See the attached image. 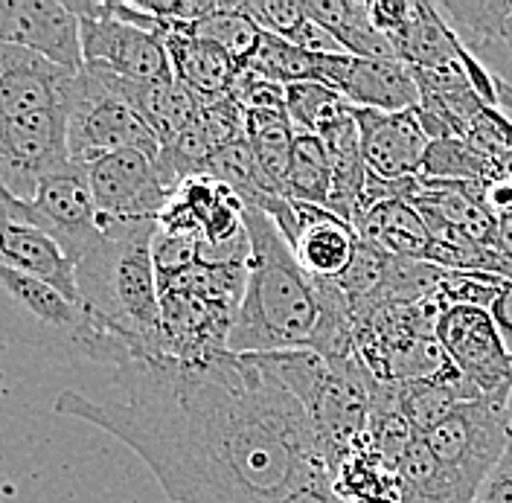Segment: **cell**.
Wrapping results in <instances>:
<instances>
[{"instance_id": "cell-1", "label": "cell", "mask_w": 512, "mask_h": 503, "mask_svg": "<svg viewBox=\"0 0 512 503\" xmlns=\"http://www.w3.org/2000/svg\"><path fill=\"white\" fill-rule=\"evenodd\" d=\"M56 410L126 442L175 503H277L329 472L309 413L259 355L134 358Z\"/></svg>"}, {"instance_id": "cell-2", "label": "cell", "mask_w": 512, "mask_h": 503, "mask_svg": "<svg viewBox=\"0 0 512 503\" xmlns=\"http://www.w3.org/2000/svg\"><path fill=\"white\" fill-rule=\"evenodd\" d=\"M245 227L251 239L248 283L227 349L236 355L312 349L323 317L318 285L268 213L245 204Z\"/></svg>"}, {"instance_id": "cell-3", "label": "cell", "mask_w": 512, "mask_h": 503, "mask_svg": "<svg viewBox=\"0 0 512 503\" xmlns=\"http://www.w3.org/2000/svg\"><path fill=\"white\" fill-rule=\"evenodd\" d=\"M102 219V216H99ZM155 219H102V233L76 262L82 303L105 320L137 358L160 355V280Z\"/></svg>"}, {"instance_id": "cell-4", "label": "cell", "mask_w": 512, "mask_h": 503, "mask_svg": "<svg viewBox=\"0 0 512 503\" xmlns=\"http://www.w3.org/2000/svg\"><path fill=\"white\" fill-rule=\"evenodd\" d=\"M0 329L59 361H91L120 370L137 358V352L85 303L9 268H0Z\"/></svg>"}, {"instance_id": "cell-5", "label": "cell", "mask_w": 512, "mask_h": 503, "mask_svg": "<svg viewBox=\"0 0 512 503\" xmlns=\"http://www.w3.org/2000/svg\"><path fill=\"white\" fill-rule=\"evenodd\" d=\"M422 440L443 474V503H475L483 480L512 440L510 408L478 396L446 413Z\"/></svg>"}, {"instance_id": "cell-6", "label": "cell", "mask_w": 512, "mask_h": 503, "mask_svg": "<svg viewBox=\"0 0 512 503\" xmlns=\"http://www.w3.org/2000/svg\"><path fill=\"white\" fill-rule=\"evenodd\" d=\"M67 149L73 163L88 166L120 149L160 155L163 146L126 96L120 76L99 67H82L67 102Z\"/></svg>"}, {"instance_id": "cell-7", "label": "cell", "mask_w": 512, "mask_h": 503, "mask_svg": "<svg viewBox=\"0 0 512 503\" xmlns=\"http://www.w3.org/2000/svg\"><path fill=\"white\" fill-rule=\"evenodd\" d=\"M434 335L454 370L466 378L480 396L510 408L512 352L495 317L475 303H437Z\"/></svg>"}, {"instance_id": "cell-8", "label": "cell", "mask_w": 512, "mask_h": 503, "mask_svg": "<svg viewBox=\"0 0 512 503\" xmlns=\"http://www.w3.org/2000/svg\"><path fill=\"white\" fill-rule=\"evenodd\" d=\"M82 21L85 67H99L128 82L175 79L166 32H149L114 15V3H70Z\"/></svg>"}, {"instance_id": "cell-9", "label": "cell", "mask_w": 512, "mask_h": 503, "mask_svg": "<svg viewBox=\"0 0 512 503\" xmlns=\"http://www.w3.org/2000/svg\"><path fill=\"white\" fill-rule=\"evenodd\" d=\"M102 219L158 221L178 187L163 172L160 155L120 149L85 166Z\"/></svg>"}, {"instance_id": "cell-10", "label": "cell", "mask_w": 512, "mask_h": 503, "mask_svg": "<svg viewBox=\"0 0 512 503\" xmlns=\"http://www.w3.org/2000/svg\"><path fill=\"white\" fill-rule=\"evenodd\" d=\"M18 216L50 233L73 259V265L88 253L102 233L88 169L79 163H70L41 178L30 201H18Z\"/></svg>"}, {"instance_id": "cell-11", "label": "cell", "mask_w": 512, "mask_h": 503, "mask_svg": "<svg viewBox=\"0 0 512 503\" xmlns=\"http://www.w3.org/2000/svg\"><path fill=\"white\" fill-rule=\"evenodd\" d=\"M318 82L341 94L352 108L367 111H416L422 102L419 79L402 59L318 56Z\"/></svg>"}, {"instance_id": "cell-12", "label": "cell", "mask_w": 512, "mask_h": 503, "mask_svg": "<svg viewBox=\"0 0 512 503\" xmlns=\"http://www.w3.org/2000/svg\"><path fill=\"white\" fill-rule=\"evenodd\" d=\"M0 41L79 73L85 67L82 21L59 0H0Z\"/></svg>"}, {"instance_id": "cell-13", "label": "cell", "mask_w": 512, "mask_h": 503, "mask_svg": "<svg viewBox=\"0 0 512 503\" xmlns=\"http://www.w3.org/2000/svg\"><path fill=\"white\" fill-rule=\"evenodd\" d=\"M236 312L192 291H160V355L178 361H207L230 352Z\"/></svg>"}, {"instance_id": "cell-14", "label": "cell", "mask_w": 512, "mask_h": 503, "mask_svg": "<svg viewBox=\"0 0 512 503\" xmlns=\"http://www.w3.org/2000/svg\"><path fill=\"white\" fill-rule=\"evenodd\" d=\"M358 146L367 172L382 181H416L422 175L428 155V134L422 128L419 111H367L355 108Z\"/></svg>"}, {"instance_id": "cell-15", "label": "cell", "mask_w": 512, "mask_h": 503, "mask_svg": "<svg viewBox=\"0 0 512 503\" xmlns=\"http://www.w3.org/2000/svg\"><path fill=\"white\" fill-rule=\"evenodd\" d=\"M0 268L53 285L64 297L82 303L73 259L50 233L18 216V201L0 204Z\"/></svg>"}, {"instance_id": "cell-16", "label": "cell", "mask_w": 512, "mask_h": 503, "mask_svg": "<svg viewBox=\"0 0 512 503\" xmlns=\"http://www.w3.org/2000/svg\"><path fill=\"white\" fill-rule=\"evenodd\" d=\"M297 233L291 239V251L300 268L320 283H338L358 251V230L350 221L335 216L326 207L297 204Z\"/></svg>"}, {"instance_id": "cell-17", "label": "cell", "mask_w": 512, "mask_h": 503, "mask_svg": "<svg viewBox=\"0 0 512 503\" xmlns=\"http://www.w3.org/2000/svg\"><path fill=\"white\" fill-rule=\"evenodd\" d=\"M396 56L414 70L443 73V70H466V47L434 9V3H408V15L402 27L390 35Z\"/></svg>"}, {"instance_id": "cell-18", "label": "cell", "mask_w": 512, "mask_h": 503, "mask_svg": "<svg viewBox=\"0 0 512 503\" xmlns=\"http://www.w3.org/2000/svg\"><path fill=\"white\" fill-rule=\"evenodd\" d=\"M358 236L379 251L414 259V262H431L434 253V230L422 210L408 198H390L382 204H373L364 210V216L355 224Z\"/></svg>"}, {"instance_id": "cell-19", "label": "cell", "mask_w": 512, "mask_h": 503, "mask_svg": "<svg viewBox=\"0 0 512 503\" xmlns=\"http://www.w3.org/2000/svg\"><path fill=\"white\" fill-rule=\"evenodd\" d=\"M166 50L172 73L181 85H187L192 94L204 102H219L233 94V85L239 79V64L233 62L222 47L201 41L184 30H166Z\"/></svg>"}, {"instance_id": "cell-20", "label": "cell", "mask_w": 512, "mask_h": 503, "mask_svg": "<svg viewBox=\"0 0 512 503\" xmlns=\"http://www.w3.org/2000/svg\"><path fill=\"white\" fill-rule=\"evenodd\" d=\"M309 15L332 32L350 56L361 59H399L393 44L373 21V3L361 0H309Z\"/></svg>"}, {"instance_id": "cell-21", "label": "cell", "mask_w": 512, "mask_h": 503, "mask_svg": "<svg viewBox=\"0 0 512 503\" xmlns=\"http://www.w3.org/2000/svg\"><path fill=\"white\" fill-rule=\"evenodd\" d=\"M286 195L297 204H315L329 210L332 195V160L329 149L318 134L294 131L291 169H288Z\"/></svg>"}, {"instance_id": "cell-22", "label": "cell", "mask_w": 512, "mask_h": 503, "mask_svg": "<svg viewBox=\"0 0 512 503\" xmlns=\"http://www.w3.org/2000/svg\"><path fill=\"white\" fill-rule=\"evenodd\" d=\"M245 70H251L274 85H283V88L297 85V82H318V56L291 44L286 38L262 32Z\"/></svg>"}, {"instance_id": "cell-23", "label": "cell", "mask_w": 512, "mask_h": 503, "mask_svg": "<svg viewBox=\"0 0 512 503\" xmlns=\"http://www.w3.org/2000/svg\"><path fill=\"white\" fill-rule=\"evenodd\" d=\"M169 30H184L195 38H201V41L222 47L239 67L251 62L256 44H259V35H262V30L254 24V18L242 9V3H230L224 12L195 24V27H169Z\"/></svg>"}, {"instance_id": "cell-24", "label": "cell", "mask_w": 512, "mask_h": 503, "mask_svg": "<svg viewBox=\"0 0 512 503\" xmlns=\"http://www.w3.org/2000/svg\"><path fill=\"white\" fill-rule=\"evenodd\" d=\"M352 105L323 82L286 85V117L300 134H320L329 123L344 117Z\"/></svg>"}, {"instance_id": "cell-25", "label": "cell", "mask_w": 512, "mask_h": 503, "mask_svg": "<svg viewBox=\"0 0 512 503\" xmlns=\"http://www.w3.org/2000/svg\"><path fill=\"white\" fill-rule=\"evenodd\" d=\"M486 169V158H480L472 146H463L460 140H431L422 175L431 181L460 184V178H478Z\"/></svg>"}, {"instance_id": "cell-26", "label": "cell", "mask_w": 512, "mask_h": 503, "mask_svg": "<svg viewBox=\"0 0 512 503\" xmlns=\"http://www.w3.org/2000/svg\"><path fill=\"white\" fill-rule=\"evenodd\" d=\"M466 53L492 76L495 85V111H501L512 123V44L504 38L469 44Z\"/></svg>"}, {"instance_id": "cell-27", "label": "cell", "mask_w": 512, "mask_h": 503, "mask_svg": "<svg viewBox=\"0 0 512 503\" xmlns=\"http://www.w3.org/2000/svg\"><path fill=\"white\" fill-rule=\"evenodd\" d=\"M242 9L254 18L259 30L286 38L291 44L300 41V35L309 24L306 3H297V0H254V3H242Z\"/></svg>"}, {"instance_id": "cell-28", "label": "cell", "mask_w": 512, "mask_h": 503, "mask_svg": "<svg viewBox=\"0 0 512 503\" xmlns=\"http://www.w3.org/2000/svg\"><path fill=\"white\" fill-rule=\"evenodd\" d=\"M155 268H158V280H175L181 277L184 271H190L198 265V239L190 233H169V230H160L155 236Z\"/></svg>"}, {"instance_id": "cell-29", "label": "cell", "mask_w": 512, "mask_h": 503, "mask_svg": "<svg viewBox=\"0 0 512 503\" xmlns=\"http://www.w3.org/2000/svg\"><path fill=\"white\" fill-rule=\"evenodd\" d=\"M475 503H512V440L501 463L489 472L475 495Z\"/></svg>"}, {"instance_id": "cell-30", "label": "cell", "mask_w": 512, "mask_h": 503, "mask_svg": "<svg viewBox=\"0 0 512 503\" xmlns=\"http://www.w3.org/2000/svg\"><path fill=\"white\" fill-rule=\"evenodd\" d=\"M277 503H347L335 489H332V477L329 472H320L309 477L306 483H300L297 489H291L283 501Z\"/></svg>"}, {"instance_id": "cell-31", "label": "cell", "mask_w": 512, "mask_h": 503, "mask_svg": "<svg viewBox=\"0 0 512 503\" xmlns=\"http://www.w3.org/2000/svg\"><path fill=\"white\" fill-rule=\"evenodd\" d=\"M489 312L495 317V323H498V329H501V335H504V341L512 352V280H504L495 303L489 306Z\"/></svg>"}, {"instance_id": "cell-32", "label": "cell", "mask_w": 512, "mask_h": 503, "mask_svg": "<svg viewBox=\"0 0 512 503\" xmlns=\"http://www.w3.org/2000/svg\"><path fill=\"white\" fill-rule=\"evenodd\" d=\"M12 201H15V198H12V195L6 192V187L0 184V204H12Z\"/></svg>"}, {"instance_id": "cell-33", "label": "cell", "mask_w": 512, "mask_h": 503, "mask_svg": "<svg viewBox=\"0 0 512 503\" xmlns=\"http://www.w3.org/2000/svg\"><path fill=\"white\" fill-rule=\"evenodd\" d=\"M504 41H510L512 44V15L510 21H507V27H504Z\"/></svg>"}, {"instance_id": "cell-34", "label": "cell", "mask_w": 512, "mask_h": 503, "mask_svg": "<svg viewBox=\"0 0 512 503\" xmlns=\"http://www.w3.org/2000/svg\"><path fill=\"white\" fill-rule=\"evenodd\" d=\"M510 419H512V399H510Z\"/></svg>"}]
</instances>
